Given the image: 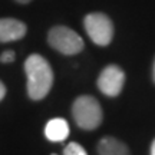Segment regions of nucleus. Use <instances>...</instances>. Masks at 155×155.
I'll use <instances>...</instances> for the list:
<instances>
[{
  "label": "nucleus",
  "instance_id": "f257e3e1",
  "mask_svg": "<svg viewBox=\"0 0 155 155\" xmlns=\"http://www.w3.org/2000/svg\"><path fill=\"white\" fill-rule=\"evenodd\" d=\"M28 76L26 91L32 101H42L50 92L53 85V71L50 63L42 55H30L25 62Z\"/></svg>",
  "mask_w": 155,
  "mask_h": 155
},
{
  "label": "nucleus",
  "instance_id": "f03ea898",
  "mask_svg": "<svg viewBox=\"0 0 155 155\" xmlns=\"http://www.w3.org/2000/svg\"><path fill=\"white\" fill-rule=\"evenodd\" d=\"M72 116L81 129L94 131L102 124L104 112L96 98L91 95H81L72 104Z\"/></svg>",
  "mask_w": 155,
  "mask_h": 155
},
{
  "label": "nucleus",
  "instance_id": "7ed1b4c3",
  "mask_svg": "<svg viewBox=\"0 0 155 155\" xmlns=\"http://www.w3.org/2000/svg\"><path fill=\"white\" fill-rule=\"evenodd\" d=\"M48 43L50 48L66 56L78 55L85 48L83 39L68 26H53L48 33Z\"/></svg>",
  "mask_w": 155,
  "mask_h": 155
},
{
  "label": "nucleus",
  "instance_id": "20e7f679",
  "mask_svg": "<svg viewBox=\"0 0 155 155\" xmlns=\"http://www.w3.org/2000/svg\"><path fill=\"white\" fill-rule=\"evenodd\" d=\"M89 39L98 46H108L114 39V23L105 13H89L83 19Z\"/></svg>",
  "mask_w": 155,
  "mask_h": 155
},
{
  "label": "nucleus",
  "instance_id": "39448f33",
  "mask_svg": "<svg viewBox=\"0 0 155 155\" xmlns=\"http://www.w3.org/2000/svg\"><path fill=\"white\" fill-rule=\"evenodd\" d=\"M98 89L108 98H115L122 92L125 85V72L116 65H108L99 73Z\"/></svg>",
  "mask_w": 155,
  "mask_h": 155
},
{
  "label": "nucleus",
  "instance_id": "423d86ee",
  "mask_svg": "<svg viewBox=\"0 0 155 155\" xmlns=\"http://www.w3.org/2000/svg\"><path fill=\"white\" fill-rule=\"evenodd\" d=\"M28 26L22 20L13 17H3L0 19V43L17 42L26 36Z\"/></svg>",
  "mask_w": 155,
  "mask_h": 155
},
{
  "label": "nucleus",
  "instance_id": "0eeeda50",
  "mask_svg": "<svg viewBox=\"0 0 155 155\" xmlns=\"http://www.w3.org/2000/svg\"><path fill=\"white\" fill-rule=\"evenodd\" d=\"M71 128L66 119L63 118H53L45 127V137L50 142H62L69 137Z\"/></svg>",
  "mask_w": 155,
  "mask_h": 155
},
{
  "label": "nucleus",
  "instance_id": "6e6552de",
  "mask_svg": "<svg viewBox=\"0 0 155 155\" xmlns=\"http://www.w3.org/2000/svg\"><path fill=\"white\" fill-rule=\"evenodd\" d=\"M98 154L99 155H131L129 148L122 141L114 137H105L98 142Z\"/></svg>",
  "mask_w": 155,
  "mask_h": 155
},
{
  "label": "nucleus",
  "instance_id": "1a4fd4ad",
  "mask_svg": "<svg viewBox=\"0 0 155 155\" xmlns=\"http://www.w3.org/2000/svg\"><path fill=\"white\" fill-rule=\"evenodd\" d=\"M63 155H88L81 144L78 142H69V144L63 148Z\"/></svg>",
  "mask_w": 155,
  "mask_h": 155
},
{
  "label": "nucleus",
  "instance_id": "9d476101",
  "mask_svg": "<svg viewBox=\"0 0 155 155\" xmlns=\"http://www.w3.org/2000/svg\"><path fill=\"white\" fill-rule=\"evenodd\" d=\"M16 59V53L13 50H5L2 55H0V62L2 63H12V62Z\"/></svg>",
  "mask_w": 155,
  "mask_h": 155
},
{
  "label": "nucleus",
  "instance_id": "9b49d317",
  "mask_svg": "<svg viewBox=\"0 0 155 155\" xmlns=\"http://www.w3.org/2000/svg\"><path fill=\"white\" fill-rule=\"evenodd\" d=\"M6 92H7V91H6L5 83H3L2 81H0V101H3V98L6 96Z\"/></svg>",
  "mask_w": 155,
  "mask_h": 155
},
{
  "label": "nucleus",
  "instance_id": "f8f14e48",
  "mask_svg": "<svg viewBox=\"0 0 155 155\" xmlns=\"http://www.w3.org/2000/svg\"><path fill=\"white\" fill-rule=\"evenodd\" d=\"M151 155H155V139L152 141V144H151Z\"/></svg>",
  "mask_w": 155,
  "mask_h": 155
},
{
  "label": "nucleus",
  "instance_id": "ddd939ff",
  "mask_svg": "<svg viewBox=\"0 0 155 155\" xmlns=\"http://www.w3.org/2000/svg\"><path fill=\"white\" fill-rule=\"evenodd\" d=\"M15 2H17V3H20V5H28V3H30L32 0H15Z\"/></svg>",
  "mask_w": 155,
  "mask_h": 155
},
{
  "label": "nucleus",
  "instance_id": "4468645a",
  "mask_svg": "<svg viewBox=\"0 0 155 155\" xmlns=\"http://www.w3.org/2000/svg\"><path fill=\"white\" fill-rule=\"evenodd\" d=\"M152 78H154V82H155V62H154V69H152Z\"/></svg>",
  "mask_w": 155,
  "mask_h": 155
},
{
  "label": "nucleus",
  "instance_id": "2eb2a0df",
  "mask_svg": "<svg viewBox=\"0 0 155 155\" xmlns=\"http://www.w3.org/2000/svg\"><path fill=\"white\" fill-rule=\"evenodd\" d=\"M52 155H58V154H52Z\"/></svg>",
  "mask_w": 155,
  "mask_h": 155
}]
</instances>
